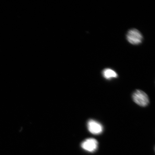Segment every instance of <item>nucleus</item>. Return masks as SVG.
I'll return each mask as SVG.
<instances>
[{
    "mask_svg": "<svg viewBox=\"0 0 155 155\" xmlns=\"http://www.w3.org/2000/svg\"><path fill=\"white\" fill-rule=\"evenodd\" d=\"M134 101L138 105L145 107L149 104V99L146 93L140 90H137L133 94Z\"/></svg>",
    "mask_w": 155,
    "mask_h": 155,
    "instance_id": "obj_1",
    "label": "nucleus"
},
{
    "mask_svg": "<svg viewBox=\"0 0 155 155\" xmlns=\"http://www.w3.org/2000/svg\"><path fill=\"white\" fill-rule=\"evenodd\" d=\"M127 38L128 41L130 44L138 45L142 42L143 37L139 31L136 29H132L128 32Z\"/></svg>",
    "mask_w": 155,
    "mask_h": 155,
    "instance_id": "obj_2",
    "label": "nucleus"
},
{
    "mask_svg": "<svg viewBox=\"0 0 155 155\" xmlns=\"http://www.w3.org/2000/svg\"><path fill=\"white\" fill-rule=\"evenodd\" d=\"M87 127L91 133L95 135L100 134L103 131L101 124L94 120H89L87 123Z\"/></svg>",
    "mask_w": 155,
    "mask_h": 155,
    "instance_id": "obj_3",
    "label": "nucleus"
},
{
    "mask_svg": "<svg viewBox=\"0 0 155 155\" xmlns=\"http://www.w3.org/2000/svg\"><path fill=\"white\" fill-rule=\"evenodd\" d=\"M98 143L95 139L89 138L86 139L82 143L81 147L87 152H93L97 149Z\"/></svg>",
    "mask_w": 155,
    "mask_h": 155,
    "instance_id": "obj_4",
    "label": "nucleus"
},
{
    "mask_svg": "<svg viewBox=\"0 0 155 155\" xmlns=\"http://www.w3.org/2000/svg\"><path fill=\"white\" fill-rule=\"evenodd\" d=\"M102 75L104 78L107 79L116 78L118 76L117 73L116 71L109 68L104 69L102 71Z\"/></svg>",
    "mask_w": 155,
    "mask_h": 155,
    "instance_id": "obj_5",
    "label": "nucleus"
}]
</instances>
